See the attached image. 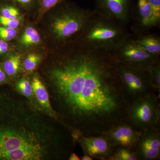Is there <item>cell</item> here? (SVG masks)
Returning <instances> with one entry per match:
<instances>
[{"label":"cell","mask_w":160,"mask_h":160,"mask_svg":"<svg viewBox=\"0 0 160 160\" xmlns=\"http://www.w3.org/2000/svg\"><path fill=\"white\" fill-rule=\"evenodd\" d=\"M111 52L76 42L62 46L52 70L66 114L86 135H102L124 122L129 103Z\"/></svg>","instance_id":"1"},{"label":"cell","mask_w":160,"mask_h":160,"mask_svg":"<svg viewBox=\"0 0 160 160\" xmlns=\"http://www.w3.org/2000/svg\"><path fill=\"white\" fill-rule=\"evenodd\" d=\"M129 37L126 26L95 10L77 42L91 48L112 52Z\"/></svg>","instance_id":"2"},{"label":"cell","mask_w":160,"mask_h":160,"mask_svg":"<svg viewBox=\"0 0 160 160\" xmlns=\"http://www.w3.org/2000/svg\"><path fill=\"white\" fill-rule=\"evenodd\" d=\"M49 29L52 36L61 46L77 42L94 13L66 1L56 6Z\"/></svg>","instance_id":"3"},{"label":"cell","mask_w":160,"mask_h":160,"mask_svg":"<svg viewBox=\"0 0 160 160\" xmlns=\"http://www.w3.org/2000/svg\"><path fill=\"white\" fill-rule=\"evenodd\" d=\"M159 98L150 92L135 99L127 108L126 120L141 130L156 127L160 121Z\"/></svg>","instance_id":"4"},{"label":"cell","mask_w":160,"mask_h":160,"mask_svg":"<svg viewBox=\"0 0 160 160\" xmlns=\"http://www.w3.org/2000/svg\"><path fill=\"white\" fill-rule=\"evenodd\" d=\"M112 52L117 62L142 70H148L159 59L137 44L131 37Z\"/></svg>","instance_id":"5"},{"label":"cell","mask_w":160,"mask_h":160,"mask_svg":"<svg viewBox=\"0 0 160 160\" xmlns=\"http://www.w3.org/2000/svg\"><path fill=\"white\" fill-rule=\"evenodd\" d=\"M117 66L126 93L136 98L150 92L149 90L152 89L148 70H142L118 62Z\"/></svg>","instance_id":"6"},{"label":"cell","mask_w":160,"mask_h":160,"mask_svg":"<svg viewBox=\"0 0 160 160\" xmlns=\"http://www.w3.org/2000/svg\"><path fill=\"white\" fill-rule=\"evenodd\" d=\"M43 146L34 132L25 129H0V155L21 148Z\"/></svg>","instance_id":"7"},{"label":"cell","mask_w":160,"mask_h":160,"mask_svg":"<svg viewBox=\"0 0 160 160\" xmlns=\"http://www.w3.org/2000/svg\"><path fill=\"white\" fill-rule=\"evenodd\" d=\"M98 13L126 26L131 19L134 0H95Z\"/></svg>","instance_id":"8"},{"label":"cell","mask_w":160,"mask_h":160,"mask_svg":"<svg viewBox=\"0 0 160 160\" xmlns=\"http://www.w3.org/2000/svg\"><path fill=\"white\" fill-rule=\"evenodd\" d=\"M142 130L134 129L125 122L112 126L104 132V135L113 146H119L128 149H135Z\"/></svg>","instance_id":"9"},{"label":"cell","mask_w":160,"mask_h":160,"mask_svg":"<svg viewBox=\"0 0 160 160\" xmlns=\"http://www.w3.org/2000/svg\"><path fill=\"white\" fill-rule=\"evenodd\" d=\"M135 149L139 159L154 160L159 158L160 136L156 127L142 130Z\"/></svg>","instance_id":"10"},{"label":"cell","mask_w":160,"mask_h":160,"mask_svg":"<svg viewBox=\"0 0 160 160\" xmlns=\"http://www.w3.org/2000/svg\"><path fill=\"white\" fill-rule=\"evenodd\" d=\"M79 142L85 154L92 158L108 160L113 152L114 146L104 135L97 137L82 136Z\"/></svg>","instance_id":"11"},{"label":"cell","mask_w":160,"mask_h":160,"mask_svg":"<svg viewBox=\"0 0 160 160\" xmlns=\"http://www.w3.org/2000/svg\"><path fill=\"white\" fill-rule=\"evenodd\" d=\"M136 8L137 23L140 30L146 31L158 26L160 18L155 15L147 0H138Z\"/></svg>","instance_id":"12"},{"label":"cell","mask_w":160,"mask_h":160,"mask_svg":"<svg viewBox=\"0 0 160 160\" xmlns=\"http://www.w3.org/2000/svg\"><path fill=\"white\" fill-rule=\"evenodd\" d=\"M33 94L38 102L45 111L53 114L54 111L52 108L49 95L44 84L37 75H35L31 81Z\"/></svg>","instance_id":"13"},{"label":"cell","mask_w":160,"mask_h":160,"mask_svg":"<svg viewBox=\"0 0 160 160\" xmlns=\"http://www.w3.org/2000/svg\"><path fill=\"white\" fill-rule=\"evenodd\" d=\"M137 44L139 45L149 53L157 58L160 55V39L158 36L152 34L143 35L133 39Z\"/></svg>","instance_id":"14"},{"label":"cell","mask_w":160,"mask_h":160,"mask_svg":"<svg viewBox=\"0 0 160 160\" xmlns=\"http://www.w3.org/2000/svg\"><path fill=\"white\" fill-rule=\"evenodd\" d=\"M41 41V36L38 32L33 27L28 26L23 31L19 42L22 46L27 48L37 46Z\"/></svg>","instance_id":"15"},{"label":"cell","mask_w":160,"mask_h":160,"mask_svg":"<svg viewBox=\"0 0 160 160\" xmlns=\"http://www.w3.org/2000/svg\"><path fill=\"white\" fill-rule=\"evenodd\" d=\"M22 65V57L19 54H12L4 62L3 68L5 73L11 78L15 77L19 72Z\"/></svg>","instance_id":"16"},{"label":"cell","mask_w":160,"mask_h":160,"mask_svg":"<svg viewBox=\"0 0 160 160\" xmlns=\"http://www.w3.org/2000/svg\"><path fill=\"white\" fill-rule=\"evenodd\" d=\"M150 84L152 89L160 92V64L159 59L153 63L148 69Z\"/></svg>","instance_id":"17"},{"label":"cell","mask_w":160,"mask_h":160,"mask_svg":"<svg viewBox=\"0 0 160 160\" xmlns=\"http://www.w3.org/2000/svg\"><path fill=\"white\" fill-rule=\"evenodd\" d=\"M109 160H137L139 159L135 152L132 149L121 147L113 152Z\"/></svg>","instance_id":"18"},{"label":"cell","mask_w":160,"mask_h":160,"mask_svg":"<svg viewBox=\"0 0 160 160\" xmlns=\"http://www.w3.org/2000/svg\"><path fill=\"white\" fill-rule=\"evenodd\" d=\"M1 15L12 19L20 18L21 13L18 8L13 3L3 4L0 7Z\"/></svg>","instance_id":"19"},{"label":"cell","mask_w":160,"mask_h":160,"mask_svg":"<svg viewBox=\"0 0 160 160\" xmlns=\"http://www.w3.org/2000/svg\"><path fill=\"white\" fill-rule=\"evenodd\" d=\"M42 56L37 53H30L26 57L23 62L24 69L28 72L33 71L42 60Z\"/></svg>","instance_id":"20"},{"label":"cell","mask_w":160,"mask_h":160,"mask_svg":"<svg viewBox=\"0 0 160 160\" xmlns=\"http://www.w3.org/2000/svg\"><path fill=\"white\" fill-rule=\"evenodd\" d=\"M16 88L24 96L29 99L32 98L33 94L32 86L31 83L26 78H22L18 81L16 84Z\"/></svg>","instance_id":"21"},{"label":"cell","mask_w":160,"mask_h":160,"mask_svg":"<svg viewBox=\"0 0 160 160\" xmlns=\"http://www.w3.org/2000/svg\"><path fill=\"white\" fill-rule=\"evenodd\" d=\"M65 1L66 0H38L40 14H44Z\"/></svg>","instance_id":"22"},{"label":"cell","mask_w":160,"mask_h":160,"mask_svg":"<svg viewBox=\"0 0 160 160\" xmlns=\"http://www.w3.org/2000/svg\"><path fill=\"white\" fill-rule=\"evenodd\" d=\"M17 33L16 29L0 26V38L4 41H9L13 39Z\"/></svg>","instance_id":"23"},{"label":"cell","mask_w":160,"mask_h":160,"mask_svg":"<svg viewBox=\"0 0 160 160\" xmlns=\"http://www.w3.org/2000/svg\"><path fill=\"white\" fill-rule=\"evenodd\" d=\"M0 23L5 27L12 29H16L21 23L20 18L16 19L7 18L0 15Z\"/></svg>","instance_id":"24"},{"label":"cell","mask_w":160,"mask_h":160,"mask_svg":"<svg viewBox=\"0 0 160 160\" xmlns=\"http://www.w3.org/2000/svg\"><path fill=\"white\" fill-rule=\"evenodd\" d=\"M15 3L27 9H30L35 6H38V0H12Z\"/></svg>","instance_id":"25"},{"label":"cell","mask_w":160,"mask_h":160,"mask_svg":"<svg viewBox=\"0 0 160 160\" xmlns=\"http://www.w3.org/2000/svg\"><path fill=\"white\" fill-rule=\"evenodd\" d=\"M155 15L160 18V0H147Z\"/></svg>","instance_id":"26"},{"label":"cell","mask_w":160,"mask_h":160,"mask_svg":"<svg viewBox=\"0 0 160 160\" xmlns=\"http://www.w3.org/2000/svg\"><path fill=\"white\" fill-rule=\"evenodd\" d=\"M9 46L6 41L0 40V54L6 53L8 51Z\"/></svg>","instance_id":"27"},{"label":"cell","mask_w":160,"mask_h":160,"mask_svg":"<svg viewBox=\"0 0 160 160\" xmlns=\"http://www.w3.org/2000/svg\"><path fill=\"white\" fill-rule=\"evenodd\" d=\"M6 80V73L0 68V83L4 82Z\"/></svg>","instance_id":"28"},{"label":"cell","mask_w":160,"mask_h":160,"mask_svg":"<svg viewBox=\"0 0 160 160\" xmlns=\"http://www.w3.org/2000/svg\"><path fill=\"white\" fill-rule=\"evenodd\" d=\"M69 160H80V158L75 153H72L70 156L69 158Z\"/></svg>","instance_id":"29"},{"label":"cell","mask_w":160,"mask_h":160,"mask_svg":"<svg viewBox=\"0 0 160 160\" xmlns=\"http://www.w3.org/2000/svg\"><path fill=\"white\" fill-rule=\"evenodd\" d=\"M82 160H93L92 158L88 155H85L82 158Z\"/></svg>","instance_id":"30"}]
</instances>
